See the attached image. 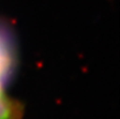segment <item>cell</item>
I'll list each match as a JSON object with an SVG mask.
<instances>
[{"label":"cell","mask_w":120,"mask_h":119,"mask_svg":"<svg viewBox=\"0 0 120 119\" xmlns=\"http://www.w3.org/2000/svg\"><path fill=\"white\" fill-rule=\"evenodd\" d=\"M19 108L0 93V119H18Z\"/></svg>","instance_id":"obj_1"},{"label":"cell","mask_w":120,"mask_h":119,"mask_svg":"<svg viewBox=\"0 0 120 119\" xmlns=\"http://www.w3.org/2000/svg\"><path fill=\"white\" fill-rule=\"evenodd\" d=\"M10 64V54H8L5 46H3L2 43V39L0 38V82L1 83L2 79H4V76L8 74Z\"/></svg>","instance_id":"obj_2"},{"label":"cell","mask_w":120,"mask_h":119,"mask_svg":"<svg viewBox=\"0 0 120 119\" xmlns=\"http://www.w3.org/2000/svg\"><path fill=\"white\" fill-rule=\"evenodd\" d=\"M1 84H2V83L0 82V93H1Z\"/></svg>","instance_id":"obj_3"}]
</instances>
